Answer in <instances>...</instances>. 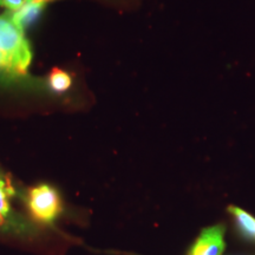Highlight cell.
I'll list each match as a JSON object with an SVG mask.
<instances>
[{"mask_svg":"<svg viewBox=\"0 0 255 255\" xmlns=\"http://www.w3.org/2000/svg\"><path fill=\"white\" fill-rule=\"evenodd\" d=\"M0 73H5L4 59H2V55H1V52H0Z\"/></svg>","mask_w":255,"mask_h":255,"instance_id":"10","label":"cell"},{"mask_svg":"<svg viewBox=\"0 0 255 255\" xmlns=\"http://www.w3.org/2000/svg\"><path fill=\"white\" fill-rule=\"evenodd\" d=\"M32 1H38V2H47V1H51V0H32Z\"/></svg>","mask_w":255,"mask_h":255,"instance_id":"11","label":"cell"},{"mask_svg":"<svg viewBox=\"0 0 255 255\" xmlns=\"http://www.w3.org/2000/svg\"><path fill=\"white\" fill-rule=\"evenodd\" d=\"M14 194L13 188L6 182L5 180L0 178V212L5 215L13 214V210L9 206V197Z\"/></svg>","mask_w":255,"mask_h":255,"instance_id":"8","label":"cell"},{"mask_svg":"<svg viewBox=\"0 0 255 255\" xmlns=\"http://www.w3.org/2000/svg\"><path fill=\"white\" fill-rule=\"evenodd\" d=\"M0 52L5 75L19 77L26 75L32 60V51L24 30L14 23L11 12L0 15Z\"/></svg>","mask_w":255,"mask_h":255,"instance_id":"1","label":"cell"},{"mask_svg":"<svg viewBox=\"0 0 255 255\" xmlns=\"http://www.w3.org/2000/svg\"><path fill=\"white\" fill-rule=\"evenodd\" d=\"M44 7H45V2H38L30 0L17 11L9 12H11V17L14 23L25 31V28L30 27L32 24L36 23L37 19L40 17Z\"/></svg>","mask_w":255,"mask_h":255,"instance_id":"5","label":"cell"},{"mask_svg":"<svg viewBox=\"0 0 255 255\" xmlns=\"http://www.w3.org/2000/svg\"><path fill=\"white\" fill-rule=\"evenodd\" d=\"M228 213L244 238L255 242V216L238 206H229Z\"/></svg>","mask_w":255,"mask_h":255,"instance_id":"6","label":"cell"},{"mask_svg":"<svg viewBox=\"0 0 255 255\" xmlns=\"http://www.w3.org/2000/svg\"><path fill=\"white\" fill-rule=\"evenodd\" d=\"M71 84L72 78L70 77L68 72L56 68L51 71L49 77V87L52 91L57 92V94H62V92L69 90Z\"/></svg>","mask_w":255,"mask_h":255,"instance_id":"7","label":"cell"},{"mask_svg":"<svg viewBox=\"0 0 255 255\" xmlns=\"http://www.w3.org/2000/svg\"><path fill=\"white\" fill-rule=\"evenodd\" d=\"M225 247V227L216 225L200 233L188 255H222Z\"/></svg>","mask_w":255,"mask_h":255,"instance_id":"3","label":"cell"},{"mask_svg":"<svg viewBox=\"0 0 255 255\" xmlns=\"http://www.w3.org/2000/svg\"><path fill=\"white\" fill-rule=\"evenodd\" d=\"M0 233L12 235L15 238L37 239L43 234L40 227L36 222L28 220L25 216L13 213L11 215H5L0 212Z\"/></svg>","mask_w":255,"mask_h":255,"instance_id":"4","label":"cell"},{"mask_svg":"<svg viewBox=\"0 0 255 255\" xmlns=\"http://www.w3.org/2000/svg\"><path fill=\"white\" fill-rule=\"evenodd\" d=\"M30 0H0V6L7 8L8 11H17Z\"/></svg>","mask_w":255,"mask_h":255,"instance_id":"9","label":"cell"},{"mask_svg":"<svg viewBox=\"0 0 255 255\" xmlns=\"http://www.w3.org/2000/svg\"><path fill=\"white\" fill-rule=\"evenodd\" d=\"M25 203L32 221L41 226H52L63 213V201L59 191L47 183L30 188Z\"/></svg>","mask_w":255,"mask_h":255,"instance_id":"2","label":"cell"}]
</instances>
